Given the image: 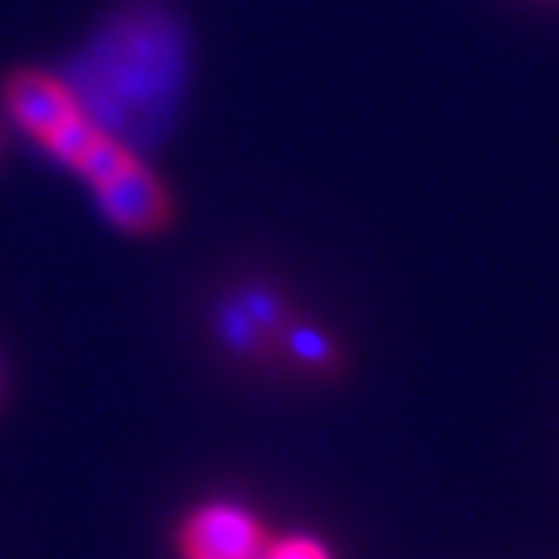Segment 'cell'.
Wrapping results in <instances>:
<instances>
[{"label":"cell","instance_id":"1","mask_svg":"<svg viewBox=\"0 0 559 559\" xmlns=\"http://www.w3.org/2000/svg\"><path fill=\"white\" fill-rule=\"evenodd\" d=\"M178 44L171 22L160 15H135L114 26L95 51V92L117 120L142 117L164 106L175 84Z\"/></svg>","mask_w":559,"mask_h":559},{"label":"cell","instance_id":"2","mask_svg":"<svg viewBox=\"0 0 559 559\" xmlns=\"http://www.w3.org/2000/svg\"><path fill=\"white\" fill-rule=\"evenodd\" d=\"M178 549L186 559H262L265 531L243 509L207 506L186 520Z\"/></svg>","mask_w":559,"mask_h":559},{"label":"cell","instance_id":"3","mask_svg":"<svg viewBox=\"0 0 559 559\" xmlns=\"http://www.w3.org/2000/svg\"><path fill=\"white\" fill-rule=\"evenodd\" d=\"M95 193L106 215L128 233H156L171 218V200H167L164 186L139 160H131L124 171L95 186Z\"/></svg>","mask_w":559,"mask_h":559},{"label":"cell","instance_id":"4","mask_svg":"<svg viewBox=\"0 0 559 559\" xmlns=\"http://www.w3.org/2000/svg\"><path fill=\"white\" fill-rule=\"evenodd\" d=\"M4 98H8L11 117L26 131H33L40 142L55 135L59 128H66L70 120L84 117V109L70 87L37 70H22L15 76H8Z\"/></svg>","mask_w":559,"mask_h":559},{"label":"cell","instance_id":"5","mask_svg":"<svg viewBox=\"0 0 559 559\" xmlns=\"http://www.w3.org/2000/svg\"><path fill=\"white\" fill-rule=\"evenodd\" d=\"M98 135H103V128H95V120L92 117H76V120H70L66 128H59L55 135H48L44 139V145L59 156V160H66V164H81L84 156H87V150L98 142Z\"/></svg>","mask_w":559,"mask_h":559},{"label":"cell","instance_id":"6","mask_svg":"<svg viewBox=\"0 0 559 559\" xmlns=\"http://www.w3.org/2000/svg\"><path fill=\"white\" fill-rule=\"evenodd\" d=\"M131 160H135V156H131L124 145H120L117 139H109L106 131H103L98 142L92 145V150H87L84 160L76 164V171H81L92 186H103L106 178H114L117 171H124Z\"/></svg>","mask_w":559,"mask_h":559},{"label":"cell","instance_id":"7","mask_svg":"<svg viewBox=\"0 0 559 559\" xmlns=\"http://www.w3.org/2000/svg\"><path fill=\"white\" fill-rule=\"evenodd\" d=\"M290 349H295L298 360L309 364V367H328L334 360V349L328 345V338H323L320 331H309V328L290 331Z\"/></svg>","mask_w":559,"mask_h":559},{"label":"cell","instance_id":"8","mask_svg":"<svg viewBox=\"0 0 559 559\" xmlns=\"http://www.w3.org/2000/svg\"><path fill=\"white\" fill-rule=\"evenodd\" d=\"M262 559H331V552L312 538H287L273 545V549H265Z\"/></svg>","mask_w":559,"mask_h":559}]
</instances>
